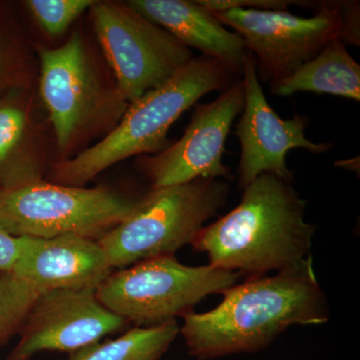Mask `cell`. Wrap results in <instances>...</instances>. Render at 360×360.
Here are the masks:
<instances>
[{
  "instance_id": "9c48e42d",
  "label": "cell",
  "mask_w": 360,
  "mask_h": 360,
  "mask_svg": "<svg viewBox=\"0 0 360 360\" xmlns=\"http://www.w3.org/2000/svg\"><path fill=\"white\" fill-rule=\"evenodd\" d=\"M89 13L116 87L129 103L165 84L193 58L188 47L127 1L96 0Z\"/></svg>"
},
{
  "instance_id": "5b68a950",
  "label": "cell",
  "mask_w": 360,
  "mask_h": 360,
  "mask_svg": "<svg viewBox=\"0 0 360 360\" xmlns=\"http://www.w3.org/2000/svg\"><path fill=\"white\" fill-rule=\"evenodd\" d=\"M224 179H196L151 188L132 212L98 243L113 269L161 255H174L191 245L205 224L226 202Z\"/></svg>"
},
{
  "instance_id": "9a60e30c",
  "label": "cell",
  "mask_w": 360,
  "mask_h": 360,
  "mask_svg": "<svg viewBox=\"0 0 360 360\" xmlns=\"http://www.w3.org/2000/svg\"><path fill=\"white\" fill-rule=\"evenodd\" d=\"M30 89L0 101V182L11 189L44 180L52 165Z\"/></svg>"
},
{
  "instance_id": "2e32d148",
  "label": "cell",
  "mask_w": 360,
  "mask_h": 360,
  "mask_svg": "<svg viewBox=\"0 0 360 360\" xmlns=\"http://www.w3.org/2000/svg\"><path fill=\"white\" fill-rule=\"evenodd\" d=\"M270 87L279 96L314 92L359 101L360 65L350 56L347 44L335 39L288 77L270 82Z\"/></svg>"
},
{
  "instance_id": "52a82bcc",
  "label": "cell",
  "mask_w": 360,
  "mask_h": 360,
  "mask_svg": "<svg viewBox=\"0 0 360 360\" xmlns=\"http://www.w3.org/2000/svg\"><path fill=\"white\" fill-rule=\"evenodd\" d=\"M239 276L210 264L187 266L174 255H161L113 270L96 293L113 314L129 324L148 328L193 311L208 295L236 284Z\"/></svg>"
},
{
  "instance_id": "e0dca14e",
  "label": "cell",
  "mask_w": 360,
  "mask_h": 360,
  "mask_svg": "<svg viewBox=\"0 0 360 360\" xmlns=\"http://www.w3.org/2000/svg\"><path fill=\"white\" fill-rule=\"evenodd\" d=\"M176 321L155 326H135L122 335L68 354V360H160L179 335Z\"/></svg>"
},
{
  "instance_id": "d6986e66",
  "label": "cell",
  "mask_w": 360,
  "mask_h": 360,
  "mask_svg": "<svg viewBox=\"0 0 360 360\" xmlns=\"http://www.w3.org/2000/svg\"><path fill=\"white\" fill-rule=\"evenodd\" d=\"M96 0H27L25 6L40 30L49 37H60Z\"/></svg>"
},
{
  "instance_id": "277c9868",
  "label": "cell",
  "mask_w": 360,
  "mask_h": 360,
  "mask_svg": "<svg viewBox=\"0 0 360 360\" xmlns=\"http://www.w3.org/2000/svg\"><path fill=\"white\" fill-rule=\"evenodd\" d=\"M39 96L54 137L58 160H70L122 120L129 103L110 84L82 33L56 49H35Z\"/></svg>"
},
{
  "instance_id": "5bb4252c",
  "label": "cell",
  "mask_w": 360,
  "mask_h": 360,
  "mask_svg": "<svg viewBox=\"0 0 360 360\" xmlns=\"http://www.w3.org/2000/svg\"><path fill=\"white\" fill-rule=\"evenodd\" d=\"M134 11L169 32L184 46L243 72L248 49L240 35L226 30L196 0H129Z\"/></svg>"
},
{
  "instance_id": "ac0fdd59",
  "label": "cell",
  "mask_w": 360,
  "mask_h": 360,
  "mask_svg": "<svg viewBox=\"0 0 360 360\" xmlns=\"http://www.w3.org/2000/svg\"><path fill=\"white\" fill-rule=\"evenodd\" d=\"M40 293L13 272L0 270V348L20 333L26 315Z\"/></svg>"
},
{
  "instance_id": "7c38bea8",
  "label": "cell",
  "mask_w": 360,
  "mask_h": 360,
  "mask_svg": "<svg viewBox=\"0 0 360 360\" xmlns=\"http://www.w3.org/2000/svg\"><path fill=\"white\" fill-rule=\"evenodd\" d=\"M245 101L236 135L240 142L238 184L245 188L253 180L269 174L290 184L292 172L288 167L286 155L291 149L302 148L312 153L328 151L330 146L314 143L305 136L307 118L295 115L283 120L265 98L257 77V63L250 51L243 65Z\"/></svg>"
},
{
  "instance_id": "3957f363",
  "label": "cell",
  "mask_w": 360,
  "mask_h": 360,
  "mask_svg": "<svg viewBox=\"0 0 360 360\" xmlns=\"http://www.w3.org/2000/svg\"><path fill=\"white\" fill-rule=\"evenodd\" d=\"M238 75L215 59L191 58L165 84L130 103L120 122L101 141L70 160L54 162L49 181L84 186L120 161L160 153L167 148L168 131L180 116L210 92L229 89Z\"/></svg>"
},
{
  "instance_id": "ba28073f",
  "label": "cell",
  "mask_w": 360,
  "mask_h": 360,
  "mask_svg": "<svg viewBox=\"0 0 360 360\" xmlns=\"http://www.w3.org/2000/svg\"><path fill=\"white\" fill-rule=\"evenodd\" d=\"M141 196L40 180L0 191V225L14 236L99 240L129 217Z\"/></svg>"
},
{
  "instance_id": "44dd1931",
  "label": "cell",
  "mask_w": 360,
  "mask_h": 360,
  "mask_svg": "<svg viewBox=\"0 0 360 360\" xmlns=\"http://www.w3.org/2000/svg\"><path fill=\"white\" fill-rule=\"evenodd\" d=\"M200 6L212 13H224L232 8L257 9V11H286L290 6L316 8L319 4L293 0H198Z\"/></svg>"
},
{
  "instance_id": "6da1fadb",
  "label": "cell",
  "mask_w": 360,
  "mask_h": 360,
  "mask_svg": "<svg viewBox=\"0 0 360 360\" xmlns=\"http://www.w3.org/2000/svg\"><path fill=\"white\" fill-rule=\"evenodd\" d=\"M222 295L210 311L182 316L179 333L198 359L259 352L290 326H319L329 319L311 257L276 276L234 284Z\"/></svg>"
},
{
  "instance_id": "8992f818",
  "label": "cell",
  "mask_w": 360,
  "mask_h": 360,
  "mask_svg": "<svg viewBox=\"0 0 360 360\" xmlns=\"http://www.w3.org/2000/svg\"><path fill=\"white\" fill-rule=\"evenodd\" d=\"M359 2L324 1L311 18L246 8L213 14L245 40L259 82H271L295 72L333 40L359 46Z\"/></svg>"
},
{
  "instance_id": "7a4b0ae2",
  "label": "cell",
  "mask_w": 360,
  "mask_h": 360,
  "mask_svg": "<svg viewBox=\"0 0 360 360\" xmlns=\"http://www.w3.org/2000/svg\"><path fill=\"white\" fill-rule=\"evenodd\" d=\"M307 202L288 182L264 174L243 188L240 203L201 229L191 243L215 269L265 276L310 257L315 227Z\"/></svg>"
},
{
  "instance_id": "7402d4cb",
  "label": "cell",
  "mask_w": 360,
  "mask_h": 360,
  "mask_svg": "<svg viewBox=\"0 0 360 360\" xmlns=\"http://www.w3.org/2000/svg\"><path fill=\"white\" fill-rule=\"evenodd\" d=\"M22 250V238L14 236L0 225V270L13 272Z\"/></svg>"
},
{
  "instance_id": "4fadbf2b",
  "label": "cell",
  "mask_w": 360,
  "mask_h": 360,
  "mask_svg": "<svg viewBox=\"0 0 360 360\" xmlns=\"http://www.w3.org/2000/svg\"><path fill=\"white\" fill-rule=\"evenodd\" d=\"M22 238L13 274L40 295L52 290H96L112 267L98 240L77 236Z\"/></svg>"
},
{
  "instance_id": "ffe728a7",
  "label": "cell",
  "mask_w": 360,
  "mask_h": 360,
  "mask_svg": "<svg viewBox=\"0 0 360 360\" xmlns=\"http://www.w3.org/2000/svg\"><path fill=\"white\" fill-rule=\"evenodd\" d=\"M37 73V58L25 42L0 39V89H30Z\"/></svg>"
},
{
  "instance_id": "603a6c76",
  "label": "cell",
  "mask_w": 360,
  "mask_h": 360,
  "mask_svg": "<svg viewBox=\"0 0 360 360\" xmlns=\"http://www.w3.org/2000/svg\"><path fill=\"white\" fill-rule=\"evenodd\" d=\"M2 189H4V188H2L1 182H0V191H1Z\"/></svg>"
},
{
  "instance_id": "8fae6325",
  "label": "cell",
  "mask_w": 360,
  "mask_h": 360,
  "mask_svg": "<svg viewBox=\"0 0 360 360\" xmlns=\"http://www.w3.org/2000/svg\"><path fill=\"white\" fill-rule=\"evenodd\" d=\"M129 326L99 302L94 288L49 291L37 296L6 360H30L45 352L70 354Z\"/></svg>"
},
{
  "instance_id": "30bf717a",
  "label": "cell",
  "mask_w": 360,
  "mask_h": 360,
  "mask_svg": "<svg viewBox=\"0 0 360 360\" xmlns=\"http://www.w3.org/2000/svg\"><path fill=\"white\" fill-rule=\"evenodd\" d=\"M245 101V85L238 80L212 103L198 104L179 141L153 156H141L139 165L153 188L196 179H231L222 158L225 141Z\"/></svg>"
}]
</instances>
